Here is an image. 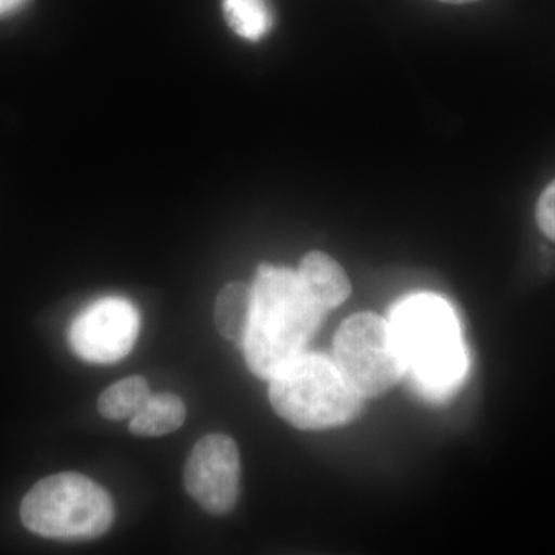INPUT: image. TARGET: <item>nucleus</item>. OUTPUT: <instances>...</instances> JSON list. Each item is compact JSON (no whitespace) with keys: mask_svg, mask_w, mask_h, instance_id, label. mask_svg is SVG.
<instances>
[{"mask_svg":"<svg viewBox=\"0 0 555 555\" xmlns=\"http://www.w3.org/2000/svg\"><path fill=\"white\" fill-rule=\"evenodd\" d=\"M254 310L243 350L251 374L272 379L306 352L326 315L291 269L259 266L251 284Z\"/></svg>","mask_w":555,"mask_h":555,"instance_id":"obj_1","label":"nucleus"},{"mask_svg":"<svg viewBox=\"0 0 555 555\" xmlns=\"http://www.w3.org/2000/svg\"><path fill=\"white\" fill-rule=\"evenodd\" d=\"M416 382L430 393L454 389L466 371V356L454 310L436 295L398 302L389 320Z\"/></svg>","mask_w":555,"mask_h":555,"instance_id":"obj_2","label":"nucleus"},{"mask_svg":"<svg viewBox=\"0 0 555 555\" xmlns=\"http://www.w3.org/2000/svg\"><path fill=\"white\" fill-rule=\"evenodd\" d=\"M269 398L281 418L301 430L345 426L364 398L347 383L334 360L305 352L269 379Z\"/></svg>","mask_w":555,"mask_h":555,"instance_id":"obj_3","label":"nucleus"},{"mask_svg":"<svg viewBox=\"0 0 555 555\" xmlns=\"http://www.w3.org/2000/svg\"><path fill=\"white\" fill-rule=\"evenodd\" d=\"M113 516L115 509L107 492L76 473L43 478L21 505L25 528L57 540L96 539L108 531Z\"/></svg>","mask_w":555,"mask_h":555,"instance_id":"obj_4","label":"nucleus"},{"mask_svg":"<svg viewBox=\"0 0 555 555\" xmlns=\"http://www.w3.org/2000/svg\"><path fill=\"white\" fill-rule=\"evenodd\" d=\"M332 360L363 398L383 396L408 371L389 321L372 312L343 321L335 334Z\"/></svg>","mask_w":555,"mask_h":555,"instance_id":"obj_5","label":"nucleus"},{"mask_svg":"<svg viewBox=\"0 0 555 555\" xmlns=\"http://www.w3.org/2000/svg\"><path fill=\"white\" fill-rule=\"evenodd\" d=\"M138 331V310L130 301L104 298L83 309L73 321L69 345L76 356L89 363H116L129 356Z\"/></svg>","mask_w":555,"mask_h":555,"instance_id":"obj_6","label":"nucleus"},{"mask_svg":"<svg viewBox=\"0 0 555 555\" xmlns=\"http://www.w3.org/2000/svg\"><path fill=\"white\" fill-rule=\"evenodd\" d=\"M241 462L235 440L224 434L201 438L184 470L185 489L199 506L224 516L240 496Z\"/></svg>","mask_w":555,"mask_h":555,"instance_id":"obj_7","label":"nucleus"},{"mask_svg":"<svg viewBox=\"0 0 555 555\" xmlns=\"http://www.w3.org/2000/svg\"><path fill=\"white\" fill-rule=\"evenodd\" d=\"M297 275L308 297L324 312L341 306L352 292L345 270L323 251L306 255L299 262Z\"/></svg>","mask_w":555,"mask_h":555,"instance_id":"obj_8","label":"nucleus"},{"mask_svg":"<svg viewBox=\"0 0 555 555\" xmlns=\"http://www.w3.org/2000/svg\"><path fill=\"white\" fill-rule=\"evenodd\" d=\"M254 310V291L247 284L230 283L219 292L215 321L219 334L243 349Z\"/></svg>","mask_w":555,"mask_h":555,"instance_id":"obj_9","label":"nucleus"},{"mask_svg":"<svg viewBox=\"0 0 555 555\" xmlns=\"http://www.w3.org/2000/svg\"><path fill=\"white\" fill-rule=\"evenodd\" d=\"M184 422V401L173 393H158L150 396L141 411L131 416L130 433L139 437L167 436Z\"/></svg>","mask_w":555,"mask_h":555,"instance_id":"obj_10","label":"nucleus"},{"mask_svg":"<svg viewBox=\"0 0 555 555\" xmlns=\"http://www.w3.org/2000/svg\"><path fill=\"white\" fill-rule=\"evenodd\" d=\"M152 396L147 379L129 377L107 387L100 398V412L108 420L131 418L141 411Z\"/></svg>","mask_w":555,"mask_h":555,"instance_id":"obj_11","label":"nucleus"},{"mask_svg":"<svg viewBox=\"0 0 555 555\" xmlns=\"http://www.w3.org/2000/svg\"><path fill=\"white\" fill-rule=\"evenodd\" d=\"M225 21L236 35L259 40L272 28V11L268 0H222Z\"/></svg>","mask_w":555,"mask_h":555,"instance_id":"obj_12","label":"nucleus"},{"mask_svg":"<svg viewBox=\"0 0 555 555\" xmlns=\"http://www.w3.org/2000/svg\"><path fill=\"white\" fill-rule=\"evenodd\" d=\"M535 218L540 230L547 238L555 241V179L540 195Z\"/></svg>","mask_w":555,"mask_h":555,"instance_id":"obj_13","label":"nucleus"},{"mask_svg":"<svg viewBox=\"0 0 555 555\" xmlns=\"http://www.w3.org/2000/svg\"><path fill=\"white\" fill-rule=\"evenodd\" d=\"M27 2L28 0H0V17L9 16L14 11L22 9Z\"/></svg>","mask_w":555,"mask_h":555,"instance_id":"obj_14","label":"nucleus"},{"mask_svg":"<svg viewBox=\"0 0 555 555\" xmlns=\"http://www.w3.org/2000/svg\"><path fill=\"white\" fill-rule=\"evenodd\" d=\"M438 2L456 3V5H463V3L478 2V0H438Z\"/></svg>","mask_w":555,"mask_h":555,"instance_id":"obj_15","label":"nucleus"}]
</instances>
